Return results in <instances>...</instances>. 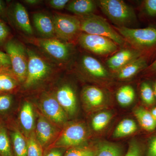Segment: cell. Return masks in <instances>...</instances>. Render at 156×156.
I'll use <instances>...</instances> for the list:
<instances>
[{"instance_id": "cell-30", "label": "cell", "mask_w": 156, "mask_h": 156, "mask_svg": "<svg viewBox=\"0 0 156 156\" xmlns=\"http://www.w3.org/2000/svg\"><path fill=\"white\" fill-rule=\"evenodd\" d=\"M95 149L88 147L70 148L63 156H95Z\"/></svg>"}, {"instance_id": "cell-22", "label": "cell", "mask_w": 156, "mask_h": 156, "mask_svg": "<svg viewBox=\"0 0 156 156\" xmlns=\"http://www.w3.org/2000/svg\"><path fill=\"white\" fill-rule=\"evenodd\" d=\"M136 123L131 119H125L121 121L116 127L113 133L115 138H119L129 136L137 130Z\"/></svg>"}, {"instance_id": "cell-3", "label": "cell", "mask_w": 156, "mask_h": 156, "mask_svg": "<svg viewBox=\"0 0 156 156\" xmlns=\"http://www.w3.org/2000/svg\"><path fill=\"white\" fill-rule=\"evenodd\" d=\"M80 20L81 31L84 33L106 37L120 46L126 43L124 38L103 17L93 14L83 16Z\"/></svg>"}, {"instance_id": "cell-14", "label": "cell", "mask_w": 156, "mask_h": 156, "mask_svg": "<svg viewBox=\"0 0 156 156\" xmlns=\"http://www.w3.org/2000/svg\"><path fill=\"white\" fill-rule=\"evenodd\" d=\"M81 66L84 71L90 76L98 80H105L110 76V73L98 59L89 55L82 57Z\"/></svg>"}, {"instance_id": "cell-34", "label": "cell", "mask_w": 156, "mask_h": 156, "mask_svg": "<svg viewBox=\"0 0 156 156\" xmlns=\"http://www.w3.org/2000/svg\"><path fill=\"white\" fill-rule=\"evenodd\" d=\"M12 99L9 95H0V112L5 111L11 106Z\"/></svg>"}, {"instance_id": "cell-37", "label": "cell", "mask_w": 156, "mask_h": 156, "mask_svg": "<svg viewBox=\"0 0 156 156\" xmlns=\"http://www.w3.org/2000/svg\"><path fill=\"white\" fill-rule=\"evenodd\" d=\"M9 30L6 25L0 21V44H2L9 35Z\"/></svg>"}, {"instance_id": "cell-25", "label": "cell", "mask_w": 156, "mask_h": 156, "mask_svg": "<svg viewBox=\"0 0 156 156\" xmlns=\"http://www.w3.org/2000/svg\"><path fill=\"white\" fill-rule=\"evenodd\" d=\"M14 154L16 156H27V140L18 130L12 134Z\"/></svg>"}, {"instance_id": "cell-16", "label": "cell", "mask_w": 156, "mask_h": 156, "mask_svg": "<svg viewBox=\"0 0 156 156\" xmlns=\"http://www.w3.org/2000/svg\"><path fill=\"white\" fill-rule=\"evenodd\" d=\"M82 98L89 107L98 108L103 105L107 100V95L104 91L95 86L86 87L82 92Z\"/></svg>"}, {"instance_id": "cell-20", "label": "cell", "mask_w": 156, "mask_h": 156, "mask_svg": "<svg viewBox=\"0 0 156 156\" xmlns=\"http://www.w3.org/2000/svg\"><path fill=\"white\" fill-rule=\"evenodd\" d=\"M14 18L17 25L26 33L32 34L33 32L28 13L22 4L17 3L14 6Z\"/></svg>"}, {"instance_id": "cell-21", "label": "cell", "mask_w": 156, "mask_h": 156, "mask_svg": "<svg viewBox=\"0 0 156 156\" xmlns=\"http://www.w3.org/2000/svg\"><path fill=\"white\" fill-rule=\"evenodd\" d=\"M134 113L140 126L147 131H154L156 128V120L151 112L142 107L136 108Z\"/></svg>"}, {"instance_id": "cell-23", "label": "cell", "mask_w": 156, "mask_h": 156, "mask_svg": "<svg viewBox=\"0 0 156 156\" xmlns=\"http://www.w3.org/2000/svg\"><path fill=\"white\" fill-rule=\"evenodd\" d=\"M122 150L116 144L108 142L100 143L95 149V156H122Z\"/></svg>"}, {"instance_id": "cell-9", "label": "cell", "mask_w": 156, "mask_h": 156, "mask_svg": "<svg viewBox=\"0 0 156 156\" xmlns=\"http://www.w3.org/2000/svg\"><path fill=\"white\" fill-rule=\"evenodd\" d=\"M40 107L43 115L56 126H62L67 120V115L56 98L45 95L42 98Z\"/></svg>"}, {"instance_id": "cell-19", "label": "cell", "mask_w": 156, "mask_h": 156, "mask_svg": "<svg viewBox=\"0 0 156 156\" xmlns=\"http://www.w3.org/2000/svg\"><path fill=\"white\" fill-rule=\"evenodd\" d=\"M20 121L23 130L30 135L33 133L35 126L34 115L32 105L29 101L23 105L20 113Z\"/></svg>"}, {"instance_id": "cell-5", "label": "cell", "mask_w": 156, "mask_h": 156, "mask_svg": "<svg viewBox=\"0 0 156 156\" xmlns=\"http://www.w3.org/2000/svg\"><path fill=\"white\" fill-rule=\"evenodd\" d=\"M5 49L14 75L20 82H24L28 67L27 50L21 43L14 40L9 41L7 43Z\"/></svg>"}, {"instance_id": "cell-28", "label": "cell", "mask_w": 156, "mask_h": 156, "mask_svg": "<svg viewBox=\"0 0 156 156\" xmlns=\"http://www.w3.org/2000/svg\"><path fill=\"white\" fill-rule=\"evenodd\" d=\"M140 96L143 101L147 105H151L155 102V96L153 89L146 82H143L140 85Z\"/></svg>"}, {"instance_id": "cell-4", "label": "cell", "mask_w": 156, "mask_h": 156, "mask_svg": "<svg viewBox=\"0 0 156 156\" xmlns=\"http://www.w3.org/2000/svg\"><path fill=\"white\" fill-rule=\"evenodd\" d=\"M88 132L83 124L73 123L66 127L60 131L50 149L71 148L80 146L87 140Z\"/></svg>"}, {"instance_id": "cell-11", "label": "cell", "mask_w": 156, "mask_h": 156, "mask_svg": "<svg viewBox=\"0 0 156 156\" xmlns=\"http://www.w3.org/2000/svg\"><path fill=\"white\" fill-rule=\"evenodd\" d=\"M37 43L49 55L58 60H67L70 56L71 49L69 45L56 39H38Z\"/></svg>"}, {"instance_id": "cell-35", "label": "cell", "mask_w": 156, "mask_h": 156, "mask_svg": "<svg viewBox=\"0 0 156 156\" xmlns=\"http://www.w3.org/2000/svg\"><path fill=\"white\" fill-rule=\"evenodd\" d=\"M69 2L68 0H51L49 3L53 9L60 10L64 9Z\"/></svg>"}, {"instance_id": "cell-45", "label": "cell", "mask_w": 156, "mask_h": 156, "mask_svg": "<svg viewBox=\"0 0 156 156\" xmlns=\"http://www.w3.org/2000/svg\"><path fill=\"white\" fill-rule=\"evenodd\" d=\"M1 66H1V65H0V68H1Z\"/></svg>"}, {"instance_id": "cell-26", "label": "cell", "mask_w": 156, "mask_h": 156, "mask_svg": "<svg viewBox=\"0 0 156 156\" xmlns=\"http://www.w3.org/2000/svg\"><path fill=\"white\" fill-rule=\"evenodd\" d=\"M112 115L108 112H101L92 118V128L95 131H100L107 126L111 119Z\"/></svg>"}, {"instance_id": "cell-7", "label": "cell", "mask_w": 156, "mask_h": 156, "mask_svg": "<svg viewBox=\"0 0 156 156\" xmlns=\"http://www.w3.org/2000/svg\"><path fill=\"white\" fill-rule=\"evenodd\" d=\"M81 46L98 55L105 56L116 52L118 45L112 40L101 36L81 34L79 37Z\"/></svg>"}, {"instance_id": "cell-39", "label": "cell", "mask_w": 156, "mask_h": 156, "mask_svg": "<svg viewBox=\"0 0 156 156\" xmlns=\"http://www.w3.org/2000/svg\"><path fill=\"white\" fill-rule=\"evenodd\" d=\"M0 65L4 66L11 65L10 58L8 54L0 51Z\"/></svg>"}, {"instance_id": "cell-42", "label": "cell", "mask_w": 156, "mask_h": 156, "mask_svg": "<svg viewBox=\"0 0 156 156\" xmlns=\"http://www.w3.org/2000/svg\"><path fill=\"white\" fill-rule=\"evenodd\" d=\"M27 4H30V5H36V4H38L40 2V1L38 0H26L24 1Z\"/></svg>"}, {"instance_id": "cell-41", "label": "cell", "mask_w": 156, "mask_h": 156, "mask_svg": "<svg viewBox=\"0 0 156 156\" xmlns=\"http://www.w3.org/2000/svg\"><path fill=\"white\" fill-rule=\"evenodd\" d=\"M5 8L4 4L2 1H0V15H3L5 13Z\"/></svg>"}, {"instance_id": "cell-6", "label": "cell", "mask_w": 156, "mask_h": 156, "mask_svg": "<svg viewBox=\"0 0 156 156\" xmlns=\"http://www.w3.org/2000/svg\"><path fill=\"white\" fill-rule=\"evenodd\" d=\"M27 52L28 67L24 87L27 89L35 86L47 77L51 71V67L32 50L28 49Z\"/></svg>"}, {"instance_id": "cell-31", "label": "cell", "mask_w": 156, "mask_h": 156, "mask_svg": "<svg viewBox=\"0 0 156 156\" xmlns=\"http://www.w3.org/2000/svg\"><path fill=\"white\" fill-rule=\"evenodd\" d=\"M0 154L2 156H13L9 137L4 129L0 131Z\"/></svg>"}, {"instance_id": "cell-13", "label": "cell", "mask_w": 156, "mask_h": 156, "mask_svg": "<svg viewBox=\"0 0 156 156\" xmlns=\"http://www.w3.org/2000/svg\"><path fill=\"white\" fill-rule=\"evenodd\" d=\"M56 98L66 114L73 116L77 109V101L75 92L69 85L65 84L56 92Z\"/></svg>"}, {"instance_id": "cell-40", "label": "cell", "mask_w": 156, "mask_h": 156, "mask_svg": "<svg viewBox=\"0 0 156 156\" xmlns=\"http://www.w3.org/2000/svg\"><path fill=\"white\" fill-rule=\"evenodd\" d=\"M43 156H63L62 151L60 148L50 149V150L49 151L46 155Z\"/></svg>"}, {"instance_id": "cell-17", "label": "cell", "mask_w": 156, "mask_h": 156, "mask_svg": "<svg viewBox=\"0 0 156 156\" xmlns=\"http://www.w3.org/2000/svg\"><path fill=\"white\" fill-rule=\"evenodd\" d=\"M96 5L97 3L92 0H75L68 3L66 9L76 15L85 16L94 14Z\"/></svg>"}, {"instance_id": "cell-10", "label": "cell", "mask_w": 156, "mask_h": 156, "mask_svg": "<svg viewBox=\"0 0 156 156\" xmlns=\"http://www.w3.org/2000/svg\"><path fill=\"white\" fill-rule=\"evenodd\" d=\"M58 127L43 115H39L35 136L42 147H49L54 142L60 132Z\"/></svg>"}, {"instance_id": "cell-2", "label": "cell", "mask_w": 156, "mask_h": 156, "mask_svg": "<svg viewBox=\"0 0 156 156\" xmlns=\"http://www.w3.org/2000/svg\"><path fill=\"white\" fill-rule=\"evenodd\" d=\"M98 5L103 14L119 27H128L137 21L134 9L121 0H100Z\"/></svg>"}, {"instance_id": "cell-33", "label": "cell", "mask_w": 156, "mask_h": 156, "mask_svg": "<svg viewBox=\"0 0 156 156\" xmlns=\"http://www.w3.org/2000/svg\"><path fill=\"white\" fill-rule=\"evenodd\" d=\"M142 149L136 140H132L130 142L128 151L125 156H141Z\"/></svg>"}, {"instance_id": "cell-36", "label": "cell", "mask_w": 156, "mask_h": 156, "mask_svg": "<svg viewBox=\"0 0 156 156\" xmlns=\"http://www.w3.org/2000/svg\"><path fill=\"white\" fill-rule=\"evenodd\" d=\"M143 71L146 75L156 76V57Z\"/></svg>"}, {"instance_id": "cell-12", "label": "cell", "mask_w": 156, "mask_h": 156, "mask_svg": "<svg viewBox=\"0 0 156 156\" xmlns=\"http://www.w3.org/2000/svg\"><path fill=\"white\" fill-rule=\"evenodd\" d=\"M142 56H144V54L139 50L133 48H126L120 50L109 58L107 60L106 65L111 70L116 73Z\"/></svg>"}, {"instance_id": "cell-38", "label": "cell", "mask_w": 156, "mask_h": 156, "mask_svg": "<svg viewBox=\"0 0 156 156\" xmlns=\"http://www.w3.org/2000/svg\"><path fill=\"white\" fill-rule=\"evenodd\" d=\"M146 156H156V136L151 140Z\"/></svg>"}, {"instance_id": "cell-43", "label": "cell", "mask_w": 156, "mask_h": 156, "mask_svg": "<svg viewBox=\"0 0 156 156\" xmlns=\"http://www.w3.org/2000/svg\"><path fill=\"white\" fill-rule=\"evenodd\" d=\"M151 113L152 115L154 117V118L156 120V107L153 109L151 111Z\"/></svg>"}, {"instance_id": "cell-44", "label": "cell", "mask_w": 156, "mask_h": 156, "mask_svg": "<svg viewBox=\"0 0 156 156\" xmlns=\"http://www.w3.org/2000/svg\"><path fill=\"white\" fill-rule=\"evenodd\" d=\"M153 89L154 93L155 96L156 98V81H155L154 83L153 84Z\"/></svg>"}, {"instance_id": "cell-8", "label": "cell", "mask_w": 156, "mask_h": 156, "mask_svg": "<svg viewBox=\"0 0 156 156\" xmlns=\"http://www.w3.org/2000/svg\"><path fill=\"white\" fill-rule=\"evenodd\" d=\"M55 34L59 38L70 41L81 31V22L78 17L63 14H56L52 20Z\"/></svg>"}, {"instance_id": "cell-15", "label": "cell", "mask_w": 156, "mask_h": 156, "mask_svg": "<svg viewBox=\"0 0 156 156\" xmlns=\"http://www.w3.org/2000/svg\"><path fill=\"white\" fill-rule=\"evenodd\" d=\"M150 60L147 56H140L116 72L117 78L120 80H126L133 77L147 67Z\"/></svg>"}, {"instance_id": "cell-32", "label": "cell", "mask_w": 156, "mask_h": 156, "mask_svg": "<svg viewBox=\"0 0 156 156\" xmlns=\"http://www.w3.org/2000/svg\"><path fill=\"white\" fill-rule=\"evenodd\" d=\"M16 87L14 79L5 74L0 73V91H10Z\"/></svg>"}, {"instance_id": "cell-24", "label": "cell", "mask_w": 156, "mask_h": 156, "mask_svg": "<svg viewBox=\"0 0 156 156\" xmlns=\"http://www.w3.org/2000/svg\"><path fill=\"white\" fill-rule=\"evenodd\" d=\"M116 97L118 103L121 106H129L135 99V91L130 85H125L118 90Z\"/></svg>"}, {"instance_id": "cell-27", "label": "cell", "mask_w": 156, "mask_h": 156, "mask_svg": "<svg viewBox=\"0 0 156 156\" xmlns=\"http://www.w3.org/2000/svg\"><path fill=\"white\" fill-rule=\"evenodd\" d=\"M27 156H43V147L37 140L33 133L27 140Z\"/></svg>"}, {"instance_id": "cell-29", "label": "cell", "mask_w": 156, "mask_h": 156, "mask_svg": "<svg viewBox=\"0 0 156 156\" xmlns=\"http://www.w3.org/2000/svg\"><path fill=\"white\" fill-rule=\"evenodd\" d=\"M140 11L144 17L148 20L156 18V0H144L140 5Z\"/></svg>"}, {"instance_id": "cell-1", "label": "cell", "mask_w": 156, "mask_h": 156, "mask_svg": "<svg viewBox=\"0 0 156 156\" xmlns=\"http://www.w3.org/2000/svg\"><path fill=\"white\" fill-rule=\"evenodd\" d=\"M114 28L130 43L133 48L142 52L150 59L156 53V25L143 28L114 27Z\"/></svg>"}, {"instance_id": "cell-18", "label": "cell", "mask_w": 156, "mask_h": 156, "mask_svg": "<svg viewBox=\"0 0 156 156\" xmlns=\"http://www.w3.org/2000/svg\"><path fill=\"white\" fill-rule=\"evenodd\" d=\"M34 23L37 30L44 36L51 37L55 34L53 20L43 13H36L33 16Z\"/></svg>"}]
</instances>
